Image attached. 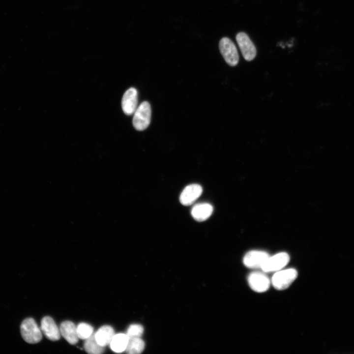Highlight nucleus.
<instances>
[{
	"mask_svg": "<svg viewBox=\"0 0 354 354\" xmlns=\"http://www.w3.org/2000/svg\"><path fill=\"white\" fill-rule=\"evenodd\" d=\"M290 257L286 252H280L269 256L261 267L265 272L277 271L282 269L289 263Z\"/></svg>",
	"mask_w": 354,
	"mask_h": 354,
	"instance_id": "obj_5",
	"label": "nucleus"
},
{
	"mask_svg": "<svg viewBox=\"0 0 354 354\" xmlns=\"http://www.w3.org/2000/svg\"><path fill=\"white\" fill-rule=\"evenodd\" d=\"M40 328L44 335L50 340L55 341L60 339V331L51 317L45 316L42 318Z\"/></svg>",
	"mask_w": 354,
	"mask_h": 354,
	"instance_id": "obj_11",
	"label": "nucleus"
},
{
	"mask_svg": "<svg viewBox=\"0 0 354 354\" xmlns=\"http://www.w3.org/2000/svg\"><path fill=\"white\" fill-rule=\"evenodd\" d=\"M250 287L255 292L263 293L269 288L270 281L269 278L261 272H253L249 274L247 278Z\"/></svg>",
	"mask_w": 354,
	"mask_h": 354,
	"instance_id": "obj_7",
	"label": "nucleus"
},
{
	"mask_svg": "<svg viewBox=\"0 0 354 354\" xmlns=\"http://www.w3.org/2000/svg\"><path fill=\"white\" fill-rule=\"evenodd\" d=\"M212 206L206 203H200L193 206L191 213L193 218L198 221L206 220L211 215Z\"/></svg>",
	"mask_w": 354,
	"mask_h": 354,
	"instance_id": "obj_13",
	"label": "nucleus"
},
{
	"mask_svg": "<svg viewBox=\"0 0 354 354\" xmlns=\"http://www.w3.org/2000/svg\"><path fill=\"white\" fill-rule=\"evenodd\" d=\"M114 335L115 331L113 328L108 325L102 326L95 332V337L97 342L104 347L110 344Z\"/></svg>",
	"mask_w": 354,
	"mask_h": 354,
	"instance_id": "obj_14",
	"label": "nucleus"
},
{
	"mask_svg": "<svg viewBox=\"0 0 354 354\" xmlns=\"http://www.w3.org/2000/svg\"><path fill=\"white\" fill-rule=\"evenodd\" d=\"M128 340L129 338L126 334H115L110 343V348L113 351L116 353H121L125 351Z\"/></svg>",
	"mask_w": 354,
	"mask_h": 354,
	"instance_id": "obj_15",
	"label": "nucleus"
},
{
	"mask_svg": "<svg viewBox=\"0 0 354 354\" xmlns=\"http://www.w3.org/2000/svg\"><path fill=\"white\" fill-rule=\"evenodd\" d=\"M236 38L244 59L248 61L254 59L257 54L256 49L247 34L239 32L236 35Z\"/></svg>",
	"mask_w": 354,
	"mask_h": 354,
	"instance_id": "obj_6",
	"label": "nucleus"
},
{
	"mask_svg": "<svg viewBox=\"0 0 354 354\" xmlns=\"http://www.w3.org/2000/svg\"><path fill=\"white\" fill-rule=\"evenodd\" d=\"M145 348V343L140 337L129 338L125 349L127 353L138 354L143 352Z\"/></svg>",
	"mask_w": 354,
	"mask_h": 354,
	"instance_id": "obj_17",
	"label": "nucleus"
},
{
	"mask_svg": "<svg viewBox=\"0 0 354 354\" xmlns=\"http://www.w3.org/2000/svg\"><path fill=\"white\" fill-rule=\"evenodd\" d=\"M138 104V92L134 88H128L123 94L121 101V106L124 113L131 115L136 110Z\"/></svg>",
	"mask_w": 354,
	"mask_h": 354,
	"instance_id": "obj_9",
	"label": "nucleus"
},
{
	"mask_svg": "<svg viewBox=\"0 0 354 354\" xmlns=\"http://www.w3.org/2000/svg\"><path fill=\"white\" fill-rule=\"evenodd\" d=\"M203 189L198 184H192L186 186L181 193L180 202L184 206H189L194 203L201 195Z\"/></svg>",
	"mask_w": 354,
	"mask_h": 354,
	"instance_id": "obj_10",
	"label": "nucleus"
},
{
	"mask_svg": "<svg viewBox=\"0 0 354 354\" xmlns=\"http://www.w3.org/2000/svg\"><path fill=\"white\" fill-rule=\"evenodd\" d=\"M23 339L30 344L39 342L42 338V332L34 320L31 318L25 319L20 326Z\"/></svg>",
	"mask_w": 354,
	"mask_h": 354,
	"instance_id": "obj_1",
	"label": "nucleus"
},
{
	"mask_svg": "<svg viewBox=\"0 0 354 354\" xmlns=\"http://www.w3.org/2000/svg\"><path fill=\"white\" fill-rule=\"evenodd\" d=\"M269 255L265 251L252 250L244 256L243 262L246 267L250 268H261Z\"/></svg>",
	"mask_w": 354,
	"mask_h": 354,
	"instance_id": "obj_8",
	"label": "nucleus"
},
{
	"mask_svg": "<svg viewBox=\"0 0 354 354\" xmlns=\"http://www.w3.org/2000/svg\"><path fill=\"white\" fill-rule=\"evenodd\" d=\"M297 272L295 268L281 269L276 271L271 278L273 287L278 290L287 289L296 279Z\"/></svg>",
	"mask_w": 354,
	"mask_h": 354,
	"instance_id": "obj_3",
	"label": "nucleus"
},
{
	"mask_svg": "<svg viewBox=\"0 0 354 354\" xmlns=\"http://www.w3.org/2000/svg\"><path fill=\"white\" fill-rule=\"evenodd\" d=\"M220 52L225 60L231 66H236L239 61V56L234 42L228 37H223L219 41Z\"/></svg>",
	"mask_w": 354,
	"mask_h": 354,
	"instance_id": "obj_4",
	"label": "nucleus"
},
{
	"mask_svg": "<svg viewBox=\"0 0 354 354\" xmlns=\"http://www.w3.org/2000/svg\"><path fill=\"white\" fill-rule=\"evenodd\" d=\"M84 349L87 353L90 354H100L104 352V347L100 345L96 341L95 332L87 339L84 344Z\"/></svg>",
	"mask_w": 354,
	"mask_h": 354,
	"instance_id": "obj_16",
	"label": "nucleus"
},
{
	"mask_svg": "<svg viewBox=\"0 0 354 354\" xmlns=\"http://www.w3.org/2000/svg\"><path fill=\"white\" fill-rule=\"evenodd\" d=\"M59 331L63 338L70 344H76L79 340L77 332V326L69 321L62 322L59 326Z\"/></svg>",
	"mask_w": 354,
	"mask_h": 354,
	"instance_id": "obj_12",
	"label": "nucleus"
},
{
	"mask_svg": "<svg viewBox=\"0 0 354 354\" xmlns=\"http://www.w3.org/2000/svg\"><path fill=\"white\" fill-rule=\"evenodd\" d=\"M144 331L142 325L139 324L130 325L127 330L126 335L128 338L140 337Z\"/></svg>",
	"mask_w": 354,
	"mask_h": 354,
	"instance_id": "obj_19",
	"label": "nucleus"
},
{
	"mask_svg": "<svg viewBox=\"0 0 354 354\" xmlns=\"http://www.w3.org/2000/svg\"><path fill=\"white\" fill-rule=\"evenodd\" d=\"M77 332L79 338L86 340L93 333V328L88 324L81 323L77 326Z\"/></svg>",
	"mask_w": 354,
	"mask_h": 354,
	"instance_id": "obj_18",
	"label": "nucleus"
},
{
	"mask_svg": "<svg viewBox=\"0 0 354 354\" xmlns=\"http://www.w3.org/2000/svg\"><path fill=\"white\" fill-rule=\"evenodd\" d=\"M132 123L134 127L138 131L146 129L149 125L151 109L147 101L142 102L134 113Z\"/></svg>",
	"mask_w": 354,
	"mask_h": 354,
	"instance_id": "obj_2",
	"label": "nucleus"
}]
</instances>
